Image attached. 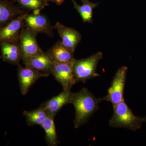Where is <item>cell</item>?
I'll list each match as a JSON object with an SVG mask.
<instances>
[{"mask_svg":"<svg viewBox=\"0 0 146 146\" xmlns=\"http://www.w3.org/2000/svg\"><path fill=\"white\" fill-rule=\"evenodd\" d=\"M102 98L97 99L86 88L77 93H72L71 103L75 109L74 125L78 128L87 121L90 117L98 109V104Z\"/></svg>","mask_w":146,"mask_h":146,"instance_id":"cell-1","label":"cell"},{"mask_svg":"<svg viewBox=\"0 0 146 146\" xmlns=\"http://www.w3.org/2000/svg\"><path fill=\"white\" fill-rule=\"evenodd\" d=\"M113 115L109 121L110 126L125 128L136 131L145 122V117L135 116L125 100L113 106Z\"/></svg>","mask_w":146,"mask_h":146,"instance_id":"cell-2","label":"cell"},{"mask_svg":"<svg viewBox=\"0 0 146 146\" xmlns=\"http://www.w3.org/2000/svg\"><path fill=\"white\" fill-rule=\"evenodd\" d=\"M103 58L102 53H96L90 57L74 60L73 65L74 74L77 81L84 83L90 79L99 76L97 72V67L100 60Z\"/></svg>","mask_w":146,"mask_h":146,"instance_id":"cell-3","label":"cell"},{"mask_svg":"<svg viewBox=\"0 0 146 146\" xmlns=\"http://www.w3.org/2000/svg\"><path fill=\"white\" fill-rule=\"evenodd\" d=\"M127 70V67L126 66H122L118 69L108 91L107 95L102 98L103 101L110 102L113 106L124 100V91Z\"/></svg>","mask_w":146,"mask_h":146,"instance_id":"cell-4","label":"cell"},{"mask_svg":"<svg viewBox=\"0 0 146 146\" xmlns=\"http://www.w3.org/2000/svg\"><path fill=\"white\" fill-rule=\"evenodd\" d=\"M36 35L27 27H24L21 30L19 43L22 51V60L24 64L35 54L43 51L36 40Z\"/></svg>","mask_w":146,"mask_h":146,"instance_id":"cell-5","label":"cell"},{"mask_svg":"<svg viewBox=\"0 0 146 146\" xmlns=\"http://www.w3.org/2000/svg\"><path fill=\"white\" fill-rule=\"evenodd\" d=\"M75 59L68 63H57L53 60L51 74L62 85L63 90L71 89L77 81L74 74V62Z\"/></svg>","mask_w":146,"mask_h":146,"instance_id":"cell-6","label":"cell"},{"mask_svg":"<svg viewBox=\"0 0 146 146\" xmlns=\"http://www.w3.org/2000/svg\"><path fill=\"white\" fill-rule=\"evenodd\" d=\"M25 24L26 27L36 34L44 33L50 36L53 34L54 27L51 25L49 21L44 15L40 13L29 14L28 12L25 17Z\"/></svg>","mask_w":146,"mask_h":146,"instance_id":"cell-7","label":"cell"},{"mask_svg":"<svg viewBox=\"0 0 146 146\" xmlns=\"http://www.w3.org/2000/svg\"><path fill=\"white\" fill-rule=\"evenodd\" d=\"M29 11L19 15L5 26L0 28V42H19L21 32L25 26V17Z\"/></svg>","mask_w":146,"mask_h":146,"instance_id":"cell-8","label":"cell"},{"mask_svg":"<svg viewBox=\"0 0 146 146\" xmlns=\"http://www.w3.org/2000/svg\"><path fill=\"white\" fill-rule=\"evenodd\" d=\"M18 78L21 93L26 95L31 86L40 78L48 76L49 74H45L31 67L25 68L18 65Z\"/></svg>","mask_w":146,"mask_h":146,"instance_id":"cell-9","label":"cell"},{"mask_svg":"<svg viewBox=\"0 0 146 146\" xmlns=\"http://www.w3.org/2000/svg\"><path fill=\"white\" fill-rule=\"evenodd\" d=\"M54 29L57 30L62 39V44L74 52L77 46L81 39L80 33L74 29L65 27L59 22L56 23Z\"/></svg>","mask_w":146,"mask_h":146,"instance_id":"cell-10","label":"cell"},{"mask_svg":"<svg viewBox=\"0 0 146 146\" xmlns=\"http://www.w3.org/2000/svg\"><path fill=\"white\" fill-rule=\"evenodd\" d=\"M72 94L71 89L63 90L59 95L44 103L41 106L48 115L54 117L64 106L71 103Z\"/></svg>","mask_w":146,"mask_h":146,"instance_id":"cell-11","label":"cell"},{"mask_svg":"<svg viewBox=\"0 0 146 146\" xmlns=\"http://www.w3.org/2000/svg\"><path fill=\"white\" fill-rule=\"evenodd\" d=\"M2 58L13 65H19L22 60V51L19 42H0Z\"/></svg>","mask_w":146,"mask_h":146,"instance_id":"cell-12","label":"cell"},{"mask_svg":"<svg viewBox=\"0 0 146 146\" xmlns=\"http://www.w3.org/2000/svg\"><path fill=\"white\" fill-rule=\"evenodd\" d=\"M24 64L25 66L50 74L52 69L53 60L47 52L43 51L32 57Z\"/></svg>","mask_w":146,"mask_h":146,"instance_id":"cell-13","label":"cell"},{"mask_svg":"<svg viewBox=\"0 0 146 146\" xmlns=\"http://www.w3.org/2000/svg\"><path fill=\"white\" fill-rule=\"evenodd\" d=\"M24 13L25 11L8 1L0 0V28Z\"/></svg>","mask_w":146,"mask_h":146,"instance_id":"cell-14","label":"cell"},{"mask_svg":"<svg viewBox=\"0 0 146 146\" xmlns=\"http://www.w3.org/2000/svg\"><path fill=\"white\" fill-rule=\"evenodd\" d=\"M47 53L53 61L57 63H68L75 59L74 52L65 47L61 41H58Z\"/></svg>","mask_w":146,"mask_h":146,"instance_id":"cell-15","label":"cell"},{"mask_svg":"<svg viewBox=\"0 0 146 146\" xmlns=\"http://www.w3.org/2000/svg\"><path fill=\"white\" fill-rule=\"evenodd\" d=\"M74 7L80 15L84 23H93V10L99 5V3H94L89 0H81L82 5L78 4L75 0H72Z\"/></svg>","mask_w":146,"mask_h":146,"instance_id":"cell-16","label":"cell"},{"mask_svg":"<svg viewBox=\"0 0 146 146\" xmlns=\"http://www.w3.org/2000/svg\"><path fill=\"white\" fill-rule=\"evenodd\" d=\"M54 117L48 114L46 119L41 125L46 133V140L47 143L49 145L52 146H57L58 144L54 120Z\"/></svg>","mask_w":146,"mask_h":146,"instance_id":"cell-17","label":"cell"},{"mask_svg":"<svg viewBox=\"0 0 146 146\" xmlns=\"http://www.w3.org/2000/svg\"><path fill=\"white\" fill-rule=\"evenodd\" d=\"M23 115L26 119L28 125L41 126L46 119L48 114L42 106L32 111H25Z\"/></svg>","mask_w":146,"mask_h":146,"instance_id":"cell-18","label":"cell"},{"mask_svg":"<svg viewBox=\"0 0 146 146\" xmlns=\"http://www.w3.org/2000/svg\"><path fill=\"white\" fill-rule=\"evenodd\" d=\"M22 7L34 13H40L41 11L49 5L48 3L45 0H16Z\"/></svg>","mask_w":146,"mask_h":146,"instance_id":"cell-19","label":"cell"},{"mask_svg":"<svg viewBox=\"0 0 146 146\" xmlns=\"http://www.w3.org/2000/svg\"><path fill=\"white\" fill-rule=\"evenodd\" d=\"M47 2H52L55 3L57 5H59L62 4L64 2V0H45Z\"/></svg>","mask_w":146,"mask_h":146,"instance_id":"cell-20","label":"cell"},{"mask_svg":"<svg viewBox=\"0 0 146 146\" xmlns=\"http://www.w3.org/2000/svg\"><path fill=\"white\" fill-rule=\"evenodd\" d=\"M145 122L146 123V117H145Z\"/></svg>","mask_w":146,"mask_h":146,"instance_id":"cell-21","label":"cell"},{"mask_svg":"<svg viewBox=\"0 0 146 146\" xmlns=\"http://www.w3.org/2000/svg\"><path fill=\"white\" fill-rule=\"evenodd\" d=\"M1 58H2L1 56H0V59H1Z\"/></svg>","mask_w":146,"mask_h":146,"instance_id":"cell-22","label":"cell"}]
</instances>
